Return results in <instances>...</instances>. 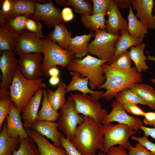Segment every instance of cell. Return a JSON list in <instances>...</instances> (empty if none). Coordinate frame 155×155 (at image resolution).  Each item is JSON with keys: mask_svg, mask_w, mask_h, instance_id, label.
Listing matches in <instances>:
<instances>
[{"mask_svg": "<svg viewBox=\"0 0 155 155\" xmlns=\"http://www.w3.org/2000/svg\"><path fill=\"white\" fill-rule=\"evenodd\" d=\"M84 116L70 140L82 155H96L98 150L100 151L102 148V125L91 117Z\"/></svg>", "mask_w": 155, "mask_h": 155, "instance_id": "cell-1", "label": "cell"}, {"mask_svg": "<svg viewBox=\"0 0 155 155\" xmlns=\"http://www.w3.org/2000/svg\"><path fill=\"white\" fill-rule=\"evenodd\" d=\"M102 67L106 80L98 88L106 90L102 98L106 100H111L121 91L126 89H130L133 84L140 83L142 80V75L137 71L135 66L128 71L117 69L105 63Z\"/></svg>", "mask_w": 155, "mask_h": 155, "instance_id": "cell-2", "label": "cell"}, {"mask_svg": "<svg viewBox=\"0 0 155 155\" xmlns=\"http://www.w3.org/2000/svg\"><path fill=\"white\" fill-rule=\"evenodd\" d=\"M42 78L29 80L22 75L19 69L15 71L9 90V96L21 113L36 92L46 87Z\"/></svg>", "mask_w": 155, "mask_h": 155, "instance_id": "cell-3", "label": "cell"}, {"mask_svg": "<svg viewBox=\"0 0 155 155\" xmlns=\"http://www.w3.org/2000/svg\"><path fill=\"white\" fill-rule=\"evenodd\" d=\"M108 60H102L88 54L81 59H74L67 67L70 71L80 73L83 77L89 80L88 86L93 90L105 82L106 78L103 64Z\"/></svg>", "mask_w": 155, "mask_h": 155, "instance_id": "cell-4", "label": "cell"}, {"mask_svg": "<svg viewBox=\"0 0 155 155\" xmlns=\"http://www.w3.org/2000/svg\"><path fill=\"white\" fill-rule=\"evenodd\" d=\"M44 43V57L42 71L44 75L48 76V71L51 67L59 65L67 67L72 60L74 54L67 49L60 47L48 36L43 39Z\"/></svg>", "mask_w": 155, "mask_h": 155, "instance_id": "cell-5", "label": "cell"}, {"mask_svg": "<svg viewBox=\"0 0 155 155\" xmlns=\"http://www.w3.org/2000/svg\"><path fill=\"white\" fill-rule=\"evenodd\" d=\"M102 129L104 134L103 147L100 152L105 154L110 148L116 145L129 150L131 145L129 138L135 134L140 133L127 125L120 123L115 125L110 123L103 125Z\"/></svg>", "mask_w": 155, "mask_h": 155, "instance_id": "cell-6", "label": "cell"}, {"mask_svg": "<svg viewBox=\"0 0 155 155\" xmlns=\"http://www.w3.org/2000/svg\"><path fill=\"white\" fill-rule=\"evenodd\" d=\"M94 32V39L88 44V52L100 59L109 61L114 55L116 44L120 35L100 29H96Z\"/></svg>", "mask_w": 155, "mask_h": 155, "instance_id": "cell-7", "label": "cell"}, {"mask_svg": "<svg viewBox=\"0 0 155 155\" xmlns=\"http://www.w3.org/2000/svg\"><path fill=\"white\" fill-rule=\"evenodd\" d=\"M59 113L60 116L57 122L58 129L66 138L70 140L78 126L83 122L84 116L77 112L74 102L70 96L67 97L66 103L60 109Z\"/></svg>", "mask_w": 155, "mask_h": 155, "instance_id": "cell-8", "label": "cell"}, {"mask_svg": "<svg viewBox=\"0 0 155 155\" xmlns=\"http://www.w3.org/2000/svg\"><path fill=\"white\" fill-rule=\"evenodd\" d=\"M70 96L74 102L78 113L91 117L97 122L101 123L107 112L97 100L90 95L82 93H71Z\"/></svg>", "mask_w": 155, "mask_h": 155, "instance_id": "cell-9", "label": "cell"}, {"mask_svg": "<svg viewBox=\"0 0 155 155\" xmlns=\"http://www.w3.org/2000/svg\"><path fill=\"white\" fill-rule=\"evenodd\" d=\"M0 69L2 73L0 84V99L9 96V89L12 83L15 71L19 65L13 51L0 53Z\"/></svg>", "mask_w": 155, "mask_h": 155, "instance_id": "cell-10", "label": "cell"}, {"mask_svg": "<svg viewBox=\"0 0 155 155\" xmlns=\"http://www.w3.org/2000/svg\"><path fill=\"white\" fill-rule=\"evenodd\" d=\"M38 53L22 54L18 59L19 69L22 75L29 80L42 78L43 57Z\"/></svg>", "mask_w": 155, "mask_h": 155, "instance_id": "cell-11", "label": "cell"}, {"mask_svg": "<svg viewBox=\"0 0 155 155\" xmlns=\"http://www.w3.org/2000/svg\"><path fill=\"white\" fill-rule=\"evenodd\" d=\"M29 17L37 20L43 21L49 28L59 24L63 22L61 11L51 0L43 3H39L37 1L34 12L30 15Z\"/></svg>", "mask_w": 155, "mask_h": 155, "instance_id": "cell-12", "label": "cell"}, {"mask_svg": "<svg viewBox=\"0 0 155 155\" xmlns=\"http://www.w3.org/2000/svg\"><path fill=\"white\" fill-rule=\"evenodd\" d=\"M45 36L26 30L20 34L14 51L16 55L31 53H43L44 46L43 39Z\"/></svg>", "mask_w": 155, "mask_h": 155, "instance_id": "cell-13", "label": "cell"}, {"mask_svg": "<svg viewBox=\"0 0 155 155\" xmlns=\"http://www.w3.org/2000/svg\"><path fill=\"white\" fill-rule=\"evenodd\" d=\"M112 109L103 118L101 123L105 125L111 122L116 121L127 125L135 131H138L140 127L143 125L142 121L140 118L129 115L123 108L121 104L116 100L111 103Z\"/></svg>", "mask_w": 155, "mask_h": 155, "instance_id": "cell-14", "label": "cell"}, {"mask_svg": "<svg viewBox=\"0 0 155 155\" xmlns=\"http://www.w3.org/2000/svg\"><path fill=\"white\" fill-rule=\"evenodd\" d=\"M107 19L105 21V30L109 33L119 35L121 30H127V21L122 16L115 0L112 1L108 8L106 15Z\"/></svg>", "mask_w": 155, "mask_h": 155, "instance_id": "cell-15", "label": "cell"}, {"mask_svg": "<svg viewBox=\"0 0 155 155\" xmlns=\"http://www.w3.org/2000/svg\"><path fill=\"white\" fill-rule=\"evenodd\" d=\"M20 113L13 102L9 113L6 119L7 133L10 137L23 139L28 136L22 121Z\"/></svg>", "mask_w": 155, "mask_h": 155, "instance_id": "cell-16", "label": "cell"}, {"mask_svg": "<svg viewBox=\"0 0 155 155\" xmlns=\"http://www.w3.org/2000/svg\"><path fill=\"white\" fill-rule=\"evenodd\" d=\"M28 135L35 142L40 155H68L61 145L57 146L30 128H25Z\"/></svg>", "mask_w": 155, "mask_h": 155, "instance_id": "cell-17", "label": "cell"}, {"mask_svg": "<svg viewBox=\"0 0 155 155\" xmlns=\"http://www.w3.org/2000/svg\"><path fill=\"white\" fill-rule=\"evenodd\" d=\"M44 89L38 90L28 102L22 112L24 128H30L36 121Z\"/></svg>", "mask_w": 155, "mask_h": 155, "instance_id": "cell-18", "label": "cell"}, {"mask_svg": "<svg viewBox=\"0 0 155 155\" xmlns=\"http://www.w3.org/2000/svg\"><path fill=\"white\" fill-rule=\"evenodd\" d=\"M131 5L137 11L136 16L148 29H155V23L152 14L154 7L153 0H131Z\"/></svg>", "mask_w": 155, "mask_h": 155, "instance_id": "cell-19", "label": "cell"}, {"mask_svg": "<svg viewBox=\"0 0 155 155\" xmlns=\"http://www.w3.org/2000/svg\"><path fill=\"white\" fill-rule=\"evenodd\" d=\"M71 74V80L66 88L67 93L73 91H78L84 94H90L98 100L102 98L104 92L94 91L89 88L88 78L82 77L80 73L75 71H72Z\"/></svg>", "mask_w": 155, "mask_h": 155, "instance_id": "cell-20", "label": "cell"}, {"mask_svg": "<svg viewBox=\"0 0 155 155\" xmlns=\"http://www.w3.org/2000/svg\"><path fill=\"white\" fill-rule=\"evenodd\" d=\"M42 136L51 140L53 143L60 146L61 132L58 130L57 122L47 121H36L30 128Z\"/></svg>", "mask_w": 155, "mask_h": 155, "instance_id": "cell-21", "label": "cell"}, {"mask_svg": "<svg viewBox=\"0 0 155 155\" xmlns=\"http://www.w3.org/2000/svg\"><path fill=\"white\" fill-rule=\"evenodd\" d=\"M20 34L16 33L7 24H0V53L14 51Z\"/></svg>", "mask_w": 155, "mask_h": 155, "instance_id": "cell-22", "label": "cell"}, {"mask_svg": "<svg viewBox=\"0 0 155 155\" xmlns=\"http://www.w3.org/2000/svg\"><path fill=\"white\" fill-rule=\"evenodd\" d=\"M94 36L92 31L88 34L76 35L70 40L67 49L72 52L77 57L81 59L88 54V42Z\"/></svg>", "mask_w": 155, "mask_h": 155, "instance_id": "cell-23", "label": "cell"}, {"mask_svg": "<svg viewBox=\"0 0 155 155\" xmlns=\"http://www.w3.org/2000/svg\"><path fill=\"white\" fill-rule=\"evenodd\" d=\"M121 35L116 44L115 54L112 58L108 62L111 64L121 53L127 51L130 47L138 45L142 43L143 39L134 38L129 34L127 30H120Z\"/></svg>", "mask_w": 155, "mask_h": 155, "instance_id": "cell-24", "label": "cell"}, {"mask_svg": "<svg viewBox=\"0 0 155 155\" xmlns=\"http://www.w3.org/2000/svg\"><path fill=\"white\" fill-rule=\"evenodd\" d=\"M20 144L19 137H11L8 135L5 119L0 132V155H13Z\"/></svg>", "mask_w": 155, "mask_h": 155, "instance_id": "cell-25", "label": "cell"}, {"mask_svg": "<svg viewBox=\"0 0 155 155\" xmlns=\"http://www.w3.org/2000/svg\"><path fill=\"white\" fill-rule=\"evenodd\" d=\"M129 13L127 16L128 32L134 38L143 39L148 33V28L144 23L137 19L133 13L131 5H129Z\"/></svg>", "mask_w": 155, "mask_h": 155, "instance_id": "cell-26", "label": "cell"}, {"mask_svg": "<svg viewBox=\"0 0 155 155\" xmlns=\"http://www.w3.org/2000/svg\"><path fill=\"white\" fill-rule=\"evenodd\" d=\"M36 2L37 0H12V10L7 22L11 19L19 16L30 15L33 14Z\"/></svg>", "mask_w": 155, "mask_h": 155, "instance_id": "cell-27", "label": "cell"}, {"mask_svg": "<svg viewBox=\"0 0 155 155\" xmlns=\"http://www.w3.org/2000/svg\"><path fill=\"white\" fill-rule=\"evenodd\" d=\"M48 36L63 49H67L70 39L73 38L71 33L67 29L63 22L55 26Z\"/></svg>", "mask_w": 155, "mask_h": 155, "instance_id": "cell-28", "label": "cell"}, {"mask_svg": "<svg viewBox=\"0 0 155 155\" xmlns=\"http://www.w3.org/2000/svg\"><path fill=\"white\" fill-rule=\"evenodd\" d=\"M66 87L65 82H61L56 90L53 91L49 89L46 90L48 100L52 107L56 111L61 109L66 103Z\"/></svg>", "mask_w": 155, "mask_h": 155, "instance_id": "cell-29", "label": "cell"}, {"mask_svg": "<svg viewBox=\"0 0 155 155\" xmlns=\"http://www.w3.org/2000/svg\"><path fill=\"white\" fill-rule=\"evenodd\" d=\"M130 89L147 102L150 108L155 110V90L152 87L137 83L133 84Z\"/></svg>", "mask_w": 155, "mask_h": 155, "instance_id": "cell-30", "label": "cell"}, {"mask_svg": "<svg viewBox=\"0 0 155 155\" xmlns=\"http://www.w3.org/2000/svg\"><path fill=\"white\" fill-rule=\"evenodd\" d=\"M145 47V43H142L138 45L131 47L129 51L130 58L134 63L137 71L139 73L148 69L146 62L147 58L144 53Z\"/></svg>", "mask_w": 155, "mask_h": 155, "instance_id": "cell-31", "label": "cell"}, {"mask_svg": "<svg viewBox=\"0 0 155 155\" xmlns=\"http://www.w3.org/2000/svg\"><path fill=\"white\" fill-rule=\"evenodd\" d=\"M42 107L38 112L36 121H47L55 122L58 120L60 113L55 110L49 101L46 90H44Z\"/></svg>", "mask_w": 155, "mask_h": 155, "instance_id": "cell-32", "label": "cell"}, {"mask_svg": "<svg viewBox=\"0 0 155 155\" xmlns=\"http://www.w3.org/2000/svg\"><path fill=\"white\" fill-rule=\"evenodd\" d=\"M105 14L98 13L92 15L83 14L81 16V20L86 28L94 31L96 29L105 30Z\"/></svg>", "mask_w": 155, "mask_h": 155, "instance_id": "cell-33", "label": "cell"}, {"mask_svg": "<svg viewBox=\"0 0 155 155\" xmlns=\"http://www.w3.org/2000/svg\"><path fill=\"white\" fill-rule=\"evenodd\" d=\"M56 1L60 6H72L77 13L82 15L92 14V7L88 1L83 0H57Z\"/></svg>", "mask_w": 155, "mask_h": 155, "instance_id": "cell-34", "label": "cell"}, {"mask_svg": "<svg viewBox=\"0 0 155 155\" xmlns=\"http://www.w3.org/2000/svg\"><path fill=\"white\" fill-rule=\"evenodd\" d=\"M19 138V148L13 155H40L35 142L31 137L28 136L25 138Z\"/></svg>", "mask_w": 155, "mask_h": 155, "instance_id": "cell-35", "label": "cell"}, {"mask_svg": "<svg viewBox=\"0 0 155 155\" xmlns=\"http://www.w3.org/2000/svg\"><path fill=\"white\" fill-rule=\"evenodd\" d=\"M115 97L116 101L121 104L130 103L137 104H140L149 106L147 102L129 89L122 90L117 94Z\"/></svg>", "mask_w": 155, "mask_h": 155, "instance_id": "cell-36", "label": "cell"}, {"mask_svg": "<svg viewBox=\"0 0 155 155\" xmlns=\"http://www.w3.org/2000/svg\"><path fill=\"white\" fill-rule=\"evenodd\" d=\"M131 60L129 51L127 50L121 54L109 65L111 67L117 69L130 70L132 68L131 66Z\"/></svg>", "mask_w": 155, "mask_h": 155, "instance_id": "cell-37", "label": "cell"}, {"mask_svg": "<svg viewBox=\"0 0 155 155\" xmlns=\"http://www.w3.org/2000/svg\"><path fill=\"white\" fill-rule=\"evenodd\" d=\"M29 16L26 15L18 16L11 19L6 24L20 34L26 30V22Z\"/></svg>", "mask_w": 155, "mask_h": 155, "instance_id": "cell-38", "label": "cell"}, {"mask_svg": "<svg viewBox=\"0 0 155 155\" xmlns=\"http://www.w3.org/2000/svg\"><path fill=\"white\" fill-rule=\"evenodd\" d=\"M12 102L9 96L0 99V131L9 113Z\"/></svg>", "mask_w": 155, "mask_h": 155, "instance_id": "cell-39", "label": "cell"}, {"mask_svg": "<svg viewBox=\"0 0 155 155\" xmlns=\"http://www.w3.org/2000/svg\"><path fill=\"white\" fill-rule=\"evenodd\" d=\"M12 0H3L0 10V24H6L11 13L12 8Z\"/></svg>", "mask_w": 155, "mask_h": 155, "instance_id": "cell-40", "label": "cell"}, {"mask_svg": "<svg viewBox=\"0 0 155 155\" xmlns=\"http://www.w3.org/2000/svg\"><path fill=\"white\" fill-rule=\"evenodd\" d=\"M112 0H93L92 14L102 13L106 15Z\"/></svg>", "mask_w": 155, "mask_h": 155, "instance_id": "cell-41", "label": "cell"}, {"mask_svg": "<svg viewBox=\"0 0 155 155\" xmlns=\"http://www.w3.org/2000/svg\"><path fill=\"white\" fill-rule=\"evenodd\" d=\"M60 144L68 155H82L72 144L70 140L66 138L61 132Z\"/></svg>", "mask_w": 155, "mask_h": 155, "instance_id": "cell-42", "label": "cell"}, {"mask_svg": "<svg viewBox=\"0 0 155 155\" xmlns=\"http://www.w3.org/2000/svg\"><path fill=\"white\" fill-rule=\"evenodd\" d=\"M42 24L39 21L28 18L26 22V30L27 31L44 36L42 32Z\"/></svg>", "mask_w": 155, "mask_h": 155, "instance_id": "cell-43", "label": "cell"}, {"mask_svg": "<svg viewBox=\"0 0 155 155\" xmlns=\"http://www.w3.org/2000/svg\"><path fill=\"white\" fill-rule=\"evenodd\" d=\"M147 137L144 134L141 137L132 136L131 138L132 140L137 141L154 155H155V144L150 141Z\"/></svg>", "mask_w": 155, "mask_h": 155, "instance_id": "cell-44", "label": "cell"}, {"mask_svg": "<svg viewBox=\"0 0 155 155\" xmlns=\"http://www.w3.org/2000/svg\"><path fill=\"white\" fill-rule=\"evenodd\" d=\"M123 108L126 111L132 114L139 116H144L145 112L142 108L137 104L130 103L121 104Z\"/></svg>", "mask_w": 155, "mask_h": 155, "instance_id": "cell-45", "label": "cell"}, {"mask_svg": "<svg viewBox=\"0 0 155 155\" xmlns=\"http://www.w3.org/2000/svg\"><path fill=\"white\" fill-rule=\"evenodd\" d=\"M129 155H154L150 152L139 143L136 144L135 147L130 146L129 149Z\"/></svg>", "mask_w": 155, "mask_h": 155, "instance_id": "cell-46", "label": "cell"}, {"mask_svg": "<svg viewBox=\"0 0 155 155\" xmlns=\"http://www.w3.org/2000/svg\"><path fill=\"white\" fill-rule=\"evenodd\" d=\"M143 122L146 125L155 127V112H145Z\"/></svg>", "mask_w": 155, "mask_h": 155, "instance_id": "cell-47", "label": "cell"}, {"mask_svg": "<svg viewBox=\"0 0 155 155\" xmlns=\"http://www.w3.org/2000/svg\"><path fill=\"white\" fill-rule=\"evenodd\" d=\"M125 149L121 146L117 147L113 146L110 148L106 154V155H129L125 150Z\"/></svg>", "mask_w": 155, "mask_h": 155, "instance_id": "cell-48", "label": "cell"}, {"mask_svg": "<svg viewBox=\"0 0 155 155\" xmlns=\"http://www.w3.org/2000/svg\"><path fill=\"white\" fill-rule=\"evenodd\" d=\"M61 15L63 22H68L72 20L74 15L71 9L65 7L61 11Z\"/></svg>", "mask_w": 155, "mask_h": 155, "instance_id": "cell-49", "label": "cell"}, {"mask_svg": "<svg viewBox=\"0 0 155 155\" xmlns=\"http://www.w3.org/2000/svg\"><path fill=\"white\" fill-rule=\"evenodd\" d=\"M139 129L143 131L144 135L147 136H150L155 139V128L148 127L142 125L140 127Z\"/></svg>", "mask_w": 155, "mask_h": 155, "instance_id": "cell-50", "label": "cell"}, {"mask_svg": "<svg viewBox=\"0 0 155 155\" xmlns=\"http://www.w3.org/2000/svg\"><path fill=\"white\" fill-rule=\"evenodd\" d=\"M118 7L123 9H127L131 5V0H115Z\"/></svg>", "mask_w": 155, "mask_h": 155, "instance_id": "cell-51", "label": "cell"}, {"mask_svg": "<svg viewBox=\"0 0 155 155\" xmlns=\"http://www.w3.org/2000/svg\"><path fill=\"white\" fill-rule=\"evenodd\" d=\"M59 71L57 67L51 68L48 70V75L51 76H59Z\"/></svg>", "mask_w": 155, "mask_h": 155, "instance_id": "cell-52", "label": "cell"}, {"mask_svg": "<svg viewBox=\"0 0 155 155\" xmlns=\"http://www.w3.org/2000/svg\"><path fill=\"white\" fill-rule=\"evenodd\" d=\"M49 84L52 86H55L59 84L60 79L59 76H51L49 80Z\"/></svg>", "mask_w": 155, "mask_h": 155, "instance_id": "cell-53", "label": "cell"}, {"mask_svg": "<svg viewBox=\"0 0 155 155\" xmlns=\"http://www.w3.org/2000/svg\"><path fill=\"white\" fill-rule=\"evenodd\" d=\"M147 56V60L155 62V57L151 56L149 53Z\"/></svg>", "mask_w": 155, "mask_h": 155, "instance_id": "cell-54", "label": "cell"}, {"mask_svg": "<svg viewBox=\"0 0 155 155\" xmlns=\"http://www.w3.org/2000/svg\"><path fill=\"white\" fill-rule=\"evenodd\" d=\"M154 18L155 21V1H154Z\"/></svg>", "mask_w": 155, "mask_h": 155, "instance_id": "cell-55", "label": "cell"}, {"mask_svg": "<svg viewBox=\"0 0 155 155\" xmlns=\"http://www.w3.org/2000/svg\"><path fill=\"white\" fill-rule=\"evenodd\" d=\"M97 155H106V154H105L103 152H100L98 153Z\"/></svg>", "mask_w": 155, "mask_h": 155, "instance_id": "cell-56", "label": "cell"}, {"mask_svg": "<svg viewBox=\"0 0 155 155\" xmlns=\"http://www.w3.org/2000/svg\"><path fill=\"white\" fill-rule=\"evenodd\" d=\"M150 80L152 82L155 84V78L153 79H151Z\"/></svg>", "mask_w": 155, "mask_h": 155, "instance_id": "cell-57", "label": "cell"}]
</instances>
